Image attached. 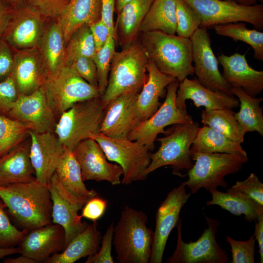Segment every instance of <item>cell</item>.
Instances as JSON below:
<instances>
[{
    "label": "cell",
    "instance_id": "44dd1931",
    "mask_svg": "<svg viewBox=\"0 0 263 263\" xmlns=\"http://www.w3.org/2000/svg\"><path fill=\"white\" fill-rule=\"evenodd\" d=\"M65 231L60 225L51 223L31 230L19 244V253L38 263H44L64 248Z\"/></svg>",
    "mask_w": 263,
    "mask_h": 263
},
{
    "label": "cell",
    "instance_id": "8d00e7d4",
    "mask_svg": "<svg viewBox=\"0 0 263 263\" xmlns=\"http://www.w3.org/2000/svg\"><path fill=\"white\" fill-rule=\"evenodd\" d=\"M216 33L231 38L234 41H241L249 45L254 51L253 57L263 61V32L249 29L243 22L218 24L213 26Z\"/></svg>",
    "mask_w": 263,
    "mask_h": 263
},
{
    "label": "cell",
    "instance_id": "ffe728a7",
    "mask_svg": "<svg viewBox=\"0 0 263 263\" xmlns=\"http://www.w3.org/2000/svg\"><path fill=\"white\" fill-rule=\"evenodd\" d=\"M138 93H125L113 100L106 108L99 133L112 138H127L139 121L136 100Z\"/></svg>",
    "mask_w": 263,
    "mask_h": 263
},
{
    "label": "cell",
    "instance_id": "11a10c76",
    "mask_svg": "<svg viewBox=\"0 0 263 263\" xmlns=\"http://www.w3.org/2000/svg\"><path fill=\"white\" fill-rule=\"evenodd\" d=\"M10 14V12L0 0V37L5 32L8 23Z\"/></svg>",
    "mask_w": 263,
    "mask_h": 263
},
{
    "label": "cell",
    "instance_id": "f546056e",
    "mask_svg": "<svg viewBox=\"0 0 263 263\" xmlns=\"http://www.w3.org/2000/svg\"><path fill=\"white\" fill-rule=\"evenodd\" d=\"M209 192L211 194V200L207 201V206L218 205L234 215H244L248 222L256 221L263 216V206L230 188H226V192L217 189Z\"/></svg>",
    "mask_w": 263,
    "mask_h": 263
},
{
    "label": "cell",
    "instance_id": "9c48e42d",
    "mask_svg": "<svg viewBox=\"0 0 263 263\" xmlns=\"http://www.w3.org/2000/svg\"><path fill=\"white\" fill-rule=\"evenodd\" d=\"M99 144L108 160L115 162L123 172L121 183L127 185L145 179L144 173L151 161V151L144 145L128 138H112L100 133L92 138Z\"/></svg>",
    "mask_w": 263,
    "mask_h": 263
},
{
    "label": "cell",
    "instance_id": "6f0895ef",
    "mask_svg": "<svg viewBox=\"0 0 263 263\" xmlns=\"http://www.w3.org/2000/svg\"><path fill=\"white\" fill-rule=\"evenodd\" d=\"M17 253H19V247H13L10 248H0V259Z\"/></svg>",
    "mask_w": 263,
    "mask_h": 263
},
{
    "label": "cell",
    "instance_id": "8fae6325",
    "mask_svg": "<svg viewBox=\"0 0 263 263\" xmlns=\"http://www.w3.org/2000/svg\"><path fill=\"white\" fill-rule=\"evenodd\" d=\"M180 82L177 79L167 87L166 98L157 111L145 120L138 123L131 130L127 138L136 141L146 146L150 151L154 149V142L159 133H166L168 126L182 124L192 119L187 111L176 105L177 90Z\"/></svg>",
    "mask_w": 263,
    "mask_h": 263
},
{
    "label": "cell",
    "instance_id": "bcb514c9",
    "mask_svg": "<svg viewBox=\"0 0 263 263\" xmlns=\"http://www.w3.org/2000/svg\"><path fill=\"white\" fill-rule=\"evenodd\" d=\"M19 95L14 80L10 74L0 81V114L7 116Z\"/></svg>",
    "mask_w": 263,
    "mask_h": 263
},
{
    "label": "cell",
    "instance_id": "60d3db41",
    "mask_svg": "<svg viewBox=\"0 0 263 263\" xmlns=\"http://www.w3.org/2000/svg\"><path fill=\"white\" fill-rule=\"evenodd\" d=\"M176 33L189 38L200 27L201 20L193 8L184 0H176Z\"/></svg>",
    "mask_w": 263,
    "mask_h": 263
},
{
    "label": "cell",
    "instance_id": "680465c9",
    "mask_svg": "<svg viewBox=\"0 0 263 263\" xmlns=\"http://www.w3.org/2000/svg\"><path fill=\"white\" fill-rule=\"evenodd\" d=\"M131 0H115V11L118 14L123 6Z\"/></svg>",
    "mask_w": 263,
    "mask_h": 263
},
{
    "label": "cell",
    "instance_id": "74e56055",
    "mask_svg": "<svg viewBox=\"0 0 263 263\" xmlns=\"http://www.w3.org/2000/svg\"><path fill=\"white\" fill-rule=\"evenodd\" d=\"M27 125L0 114V158L29 137Z\"/></svg>",
    "mask_w": 263,
    "mask_h": 263
},
{
    "label": "cell",
    "instance_id": "b9f144b4",
    "mask_svg": "<svg viewBox=\"0 0 263 263\" xmlns=\"http://www.w3.org/2000/svg\"><path fill=\"white\" fill-rule=\"evenodd\" d=\"M6 206L0 200V248L19 245L29 230H19L10 222L5 211Z\"/></svg>",
    "mask_w": 263,
    "mask_h": 263
},
{
    "label": "cell",
    "instance_id": "f6af8a7d",
    "mask_svg": "<svg viewBox=\"0 0 263 263\" xmlns=\"http://www.w3.org/2000/svg\"><path fill=\"white\" fill-rule=\"evenodd\" d=\"M70 0H27L26 3L44 18L57 19L64 12Z\"/></svg>",
    "mask_w": 263,
    "mask_h": 263
},
{
    "label": "cell",
    "instance_id": "83f0119b",
    "mask_svg": "<svg viewBox=\"0 0 263 263\" xmlns=\"http://www.w3.org/2000/svg\"><path fill=\"white\" fill-rule=\"evenodd\" d=\"M100 19V0H70L57 20L61 28L66 45L78 28Z\"/></svg>",
    "mask_w": 263,
    "mask_h": 263
},
{
    "label": "cell",
    "instance_id": "ee69618b",
    "mask_svg": "<svg viewBox=\"0 0 263 263\" xmlns=\"http://www.w3.org/2000/svg\"><path fill=\"white\" fill-rule=\"evenodd\" d=\"M230 188L241 192L263 206V184L254 173H251L244 181H237Z\"/></svg>",
    "mask_w": 263,
    "mask_h": 263
},
{
    "label": "cell",
    "instance_id": "4fadbf2b",
    "mask_svg": "<svg viewBox=\"0 0 263 263\" xmlns=\"http://www.w3.org/2000/svg\"><path fill=\"white\" fill-rule=\"evenodd\" d=\"M192 45L194 73L198 81L214 91L233 95L231 87L219 71L207 28L199 27L189 38Z\"/></svg>",
    "mask_w": 263,
    "mask_h": 263
},
{
    "label": "cell",
    "instance_id": "1f68e13d",
    "mask_svg": "<svg viewBox=\"0 0 263 263\" xmlns=\"http://www.w3.org/2000/svg\"><path fill=\"white\" fill-rule=\"evenodd\" d=\"M65 43L57 20L44 30L37 46L48 76L63 65Z\"/></svg>",
    "mask_w": 263,
    "mask_h": 263
},
{
    "label": "cell",
    "instance_id": "2e32d148",
    "mask_svg": "<svg viewBox=\"0 0 263 263\" xmlns=\"http://www.w3.org/2000/svg\"><path fill=\"white\" fill-rule=\"evenodd\" d=\"M47 185L52 202V223L63 228L65 248L88 225L82 221V217L78 214L79 210L86 202L68 193L62 186L56 172Z\"/></svg>",
    "mask_w": 263,
    "mask_h": 263
},
{
    "label": "cell",
    "instance_id": "52a82bcc",
    "mask_svg": "<svg viewBox=\"0 0 263 263\" xmlns=\"http://www.w3.org/2000/svg\"><path fill=\"white\" fill-rule=\"evenodd\" d=\"M105 110L101 97L77 102L62 113L54 133L64 147L72 151L81 141L99 133Z\"/></svg>",
    "mask_w": 263,
    "mask_h": 263
},
{
    "label": "cell",
    "instance_id": "7a4b0ae2",
    "mask_svg": "<svg viewBox=\"0 0 263 263\" xmlns=\"http://www.w3.org/2000/svg\"><path fill=\"white\" fill-rule=\"evenodd\" d=\"M139 40L149 59L162 73L179 82L194 74L190 38L153 31L141 33Z\"/></svg>",
    "mask_w": 263,
    "mask_h": 263
},
{
    "label": "cell",
    "instance_id": "7bdbcfd3",
    "mask_svg": "<svg viewBox=\"0 0 263 263\" xmlns=\"http://www.w3.org/2000/svg\"><path fill=\"white\" fill-rule=\"evenodd\" d=\"M256 241L254 235L246 241H238L226 236V241L230 244L232 253V260L230 263H254Z\"/></svg>",
    "mask_w": 263,
    "mask_h": 263
},
{
    "label": "cell",
    "instance_id": "5bb4252c",
    "mask_svg": "<svg viewBox=\"0 0 263 263\" xmlns=\"http://www.w3.org/2000/svg\"><path fill=\"white\" fill-rule=\"evenodd\" d=\"M190 195L187 193L186 187L181 184L172 189L159 206L155 215V228L149 263L162 262L169 235L180 220L181 209Z\"/></svg>",
    "mask_w": 263,
    "mask_h": 263
},
{
    "label": "cell",
    "instance_id": "c3c4849f",
    "mask_svg": "<svg viewBox=\"0 0 263 263\" xmlns=\"http://www.w3.org/2000/svg\"><path fill=\"white\" fill-rule=\"evenodd\" d=\"M78 75L92 85L98 87L96 68L93 57L81 56L71 64Z\"/></svg>",
    "mask_w": 263,
    "mask_h": 263
},
{
    "label": "cell",
    "instance_id": "d6986e66",
    "mask_svg": "<svg viewBox=\"0 0 263 263\" xmlns=\"http://www.w3.org/2000/svg\"><path fill=\"white\" fill-rule=\"evenodd\" d=\"M30 158L36 179L48 184L61 158L65 148L54 132L30 131Z\"/></svg>",
    "mask_w": 263,
    "mask_h": 263
},
{
    "label": "cell",
    "instance_id": "91938a15",
    "mask_svg": "<svg viewBox=\"0 0 263 263\" xmlns=\"http://www.w3.org/2000/svg\"><path fill=\"white\" fill-rule=\"evenodd\" d=\"M236 0L238 3L244 5H247V6H251L255 4H256V3L257 1H260L261 2H262L263 0Z\"/></svg>",
    "mask_w": 263,
    "mask_h": 263
},
{
    "label": "cell",
    "instance_id": "d590c367",
    "mask_svg": "<svg viewBox=\"0 0 263 263\" xmlns=\"http://www.w3.org/2000/svg\"><path fill=\"white\" fill-rule=\"evenodd\" d=\"M201 122L204 125L223 134L232 140L241 144L245 133L231 109H205L202 111Z\"/></svg>",
    "mask_w": 263,
    "mask_h": 263
},
{
    "label": "cell",
    "instance_id": "30bf717a",
    "mask_svg": "<svg viewBox=\"0 0 263 263\" xmlns=\"http://www.w3.org/2000/svg\"><path fill=\"white\" fill-rule=\"evenodd\" d=\"M197 13L201 20L200 27L218 24L247 22L255 28L263 29V5H244L231 0H184Z\"/></svg>",
    "mask_w": 263,
    "mask_h": 263
},
{
    "label": "cell",
    "instance_id": "7402d4cb",
    "mask_svg": "<svg viewBox=\"0 0 263 263\" xmlns=\"http://www.w3.org/2000/svg\"><path fill=\"white\" fill-rule=\"evenodd\" d=\"M11 75L19 95L29 94L43 85L48 74L37 47L18 50Z\"/></svg>",
    "mask_w": 263,
    "mask_h": 263
},
{
    "label": "cell",
    "instance_id": "ac0fdd59",
    "mask_svg": "<svg viewBox=\"0 0 263 263\" xmlns=\"http://www.w3.org/2000/svg\"><path fill=\"white\" fill-rule=\"evenodd\" d=\"M44 18L27 3L15 8L4 33L6 39L18 50L37 47L44 30Z\"/></svg>",
    "mask_w": 263,
    "mask_h": 263
},
{
    "label": "cell",
    "instance_id": "f35d334b",
    "mask_svg": "<svg viewBox=\"0 0 263 263\" xmlns=\"http://www.w3.org/2000/svg\"><path fill=\"white\" fill-rule=\"evenodd\" d=\"M96 53L95 45L89 25L75 31L66 44L63 65H70L81 56L93 57Z\"/></svg>",
    "mask_w": 263,
    "mask_h": 263
},
{
    "label": "cell",
    "instance_id": "603a6c76",
    "mask_svg": "<svg viewBox=\"0 0 263 263\" xmlns=\"http://www.w3.org/2000/svg\"><path fill=\"white\" fill-rule=\"evenodd\" d=\"M245 56L246 53H236L231 56L221 53L218 58L227 83L231 87L240 88L249 95L255 97L263 90V71L252 68Z\"/></svg>",
    "mask_w": 263,
    "mask_h": 263
},
{
    "label": "cell",
    "instance_id": "9f6ffc18",
    "mask_svg": "<svg viewBox=\"0 0 263 263\" xmlns=\"http://www.w3.org/2000/svg\"><path fill=\"white\" fill-rule=\"evenodd\" d=\"M4 263H37L34 260L22 254L16 258H5L3 260Z\"/></svg>",
    "mask_w": 263,
    "mask_h": 263
},
{
    "label": "cell",
    "instance_id": "816d5d0a",
    "mask_svg": "<svg viewBox=\"0 0 263 263\" xmlns=\"http://www.w3.org/2000/svg\"><path fill=\"white\" fill-rule=\"evenodd\" d=\"M96 52L103 47L110 35L107 26L101 19L90 25Z\"/></svg>",
    "mask_w": 263,
    "mask_h": 263
},
{
    "label": "cell",
    "instance_id": "cb8c5ba5",
    "mask_svg": "<svg viewBox=\"0 0 263 263\" xmlns=\"http://www.w3.org/2000/svg\"><path fill=\"white\" fill-rule=\"evenodd\" d=\"M192 100L197 108L204 106L207 110L232 109L239 106L234 95L211 90L203 86L196 78L187 77L180 82L175 102L180 109L187 110L186 100Z\"/></svg>",
    "mask_w": 263,
    "mask_h": 263
},
{
    "label": "cell",
    "instance_id": "f5cc1de1",
    "mask_svg": "<svg viewBox=\"0 0 263 263\" xmlns=\"http://www.w3.org/2000/svg\"><path fill=\"white\" fill-rule=\"evenodd\" d=\"M116 0H100L101 20L108 27L110 35L115 40L113 15L115 10Z\"/></svg>",
    "mask_w": 263,
    "mask_h": 263
},
{
    "label": "cell",
    "instance_id": "681fc988",
    "mask_svg": "<svg viewBox=\"0 0 263 263\" xmlns=\"http://www.w3.org/2000/svg\"><path fill=\"white\" fill-rule=\"evenodd\" d=\"M107 206L106 200L97 195L90 199L84 204L81 216L96 222L104 214Z\"/></svg>",
    "mask_w": 263,
    "mask_h": 263
},
{
    "label": "cell",
    "instance_id": "9a60e30c",
    "mask_svg": "<svg viewBox=\"0 0 263 263\" xmlns=\"http://www.w3.org/2000/svg\"><path fill=\"white\" fill-rule=\"evenodd\" d=\"M7 116L41 133L54 132L57 119L41 88L27 95H19Z\"/></svg>",
    "mask_w": 263,
    "mask_h": 263
},
{
    "label": "cell",
    "instance_id": "d6a6232c",
    "mask_svg": "<svg viewBox=\"0 0 263 263\" xmlns=\"http://www.w3.org/2000/svg\"><path fill=\"white\" fill-rule=\"evenodd\" d=\"M190 151V153H225L247 156L241 144L207 125L198 128Z\"/></svg>",
    "mask_w": 263,
    "mask_h": 263
},
{
    "label": "cell",
    "instance_id": "d4e9b609",
    "mask_svg": "<svg viewBox=\"0 0 263 263\" xmlns=\"http://www.w3.org/2000/svg\"><path fill=\"white\" fill-rule=\"evenodd\" d=\"M146 69L148 72L147 79L138 93L136 100L139 122L149 118L157 111L162 104L159 99L166 94V88L176 79L160 71L149 59Z\"/></svg>",
    "mask_w": 263,
    "mask_h": 263
},
{
    "label": "cell",
    "instance_id": "836d02e7",
    "mask_svg": "<svg viewBox=\"0 0 263 263\" xmlns=\"http://www.w3.org/2000/svg\"><path fill=\"white\" fill-rule=\"evenodd\" d=\"M176 27V0H154L142 22L140 32L160 31L175 35Z\"/></svg>",
    "mask_w": 263,
    "mask_h": 263
},
{
    "label": "cell",
    "instance_id": "f907efd6",
    "mask_svg": "<svg viewBox=\"0 0 263 263\" xmlns=\"http://www.w3.org/2000/svg\"><path fill=\"white\" fill-rule=\"evenodd\" d=\"M14 56L7 44L0 39V79L4 80L11 74Z\"/></svg>",
    "mask_w": 263,
    "mask_h": 263
},
{
    "label": "cell",
    "instance_id": "484cf974",
    "mask_svg": "<svg viewBox=\"0 0 263 263\" xmlns=\"http://www.w3.org/2000/svg\"><path fill=\"white\" fill-rule=\"evenodd\" d=\"M30 136L0 158V186L25 183L36 179L30 158Z\"/></svg>",
    "mask_w": 263,
    "mask_h": 263
},
{
    "label": "cell",
    "instance_id": "3957f363",
    "mask_svg": "<svg viewBox=\"0 0 263 263\" xmlns=\"http://www.w3.org/2000/svg\"><path fill=\"white\" fill-rule=\"evenodd\" d=\"M149 58L139 39L119 52H115L111 64L106 90L101 97L106 107L115 98L129 92L139 93L145 83Z\"/></svg>",
    "mask_w": 263,
    "mask_h": 263
},
{
    "label": "cell",
    "instance_id": "5b68a950",
    "mask_svg": "<svg viewBox=\"0 0 263 263\" xmlns=\"http://www.w3.org/2000/svg\"><path fill=\"white\" fill-rule=\"evenodd\" d=\"M199 128V124L192 120L173 125L166 131L164 137L156 138L160 146L151 154L150 164L144 173L145 178L157 169L167 166L172 168L173 174L184 177L182 171H188L193 165L190 150Z\"/></svg>",
    "mask_w": 263,
    "mask_h": 263
},
{
    "label": "cell",
    "instance_id": "277c9868",
    "mask_svg": "<svg viewBox=\"0 0 263 263\" xmlns=\"http://www.w3.org/2000/svg\"><path fill=\"white\" fill-rule=\"evenodd\" d=\"M142 211L126 206L114 227L113 244L120 263H149L153 231Z\"/></svg>",
    "mask_w": 263,
    "mask_h": 263
},
{
    "label": "cell",
    "instance_id": "ab89813d",
    "mask_svg": "<svg viewBox=\"0 0 263 263\" xmlns=\"http://www.w3.org/2000/svg\"><path fill=\"white\" fill-rule=\"evenodd\" d=\"M116 42L110 36L104 46L93 57L96 68L98 88L101 97L107 86L112 59L115 51Z\"/></svg>",
    "mask_w": 263,
    "mask_h": 263
},
{
    "label": "cell",
    "instance_id": "ba28073f",
    "mask_svg": "<svg viewBox=\"0 0 263 263\" xmlns=\"http://www.w3.org/2000/svg\"><path fill=\"white\" fill-rule=\"evenodd\" d=\"M41 88L57 121L75 104L101 97L98 87L82 78L71 65H64L48 76Z\"/></svg>",
    "mask_w": 263,
    "mask_h": 263
},
{
    "label": "cell",
    "instance_id": "7c38bea8",
    "mask_svg": "<svg viewBox=\"0 0 263 263\" xmlns=\"http://www.w3.org/2000/svg\"><path fill=\"white\" fill-rule=\"evenodd\" d=\"M207 227L195 242L183 241L181 232L182 221L177 227L176 247L167 263H228L229 259L226 252L218 243L216 235L220 222L205 215Z\"/></svg>",
    "mask_w": 263,
    "mask_h": 263
},
{
    "label": "cell",
    "instance_id": "4316f807",
    "mask_svg": "<svg viewBox=\"0 0 263 263\" xmlns=\"http://www.w3.org/2000/svg\"><path fill=\"white\" fill-rule=\"evenodd\" d=\"M154 0H131L117 14L115 42L124 49L138 39L142 22Z\"/></svg>",
    "mask_w": 263,
    "mask_h": 263
},
{
    "label": "cell",
    "instance_id": "6da1fadb",
    "mask_svg": "<svg viewBox=\"0 0 263 263\" xmlns=\"http://www.w3.org/2000/svg\"><path fill=\"white\" fill-rule=\"evenodd\" d=\"M0 199L24 229L32 230L52 223V202L47 184L35 179L0 186Z\"/></svg>",
    "mask_w": 263,
    "mask_h": 263
},
{
    "label": "cell",
    "instance_id": "f1b7e54d",
    "mask_svg": "<svg viewBox=\"0 0 263 263\" xmlns=\"http://www.w3.org/2000/svg\"><path fill=\"white\" fill-rule=\"evenodd\" d=\"M96 222L88 225L75 237L61 253L51 256L45 263H74L80 259L95 254L101 241Z\"/></svg>",
    "mask_w": 263,
    "mask_h": 263
},
{
    "label": "cell",
    "instance_id": "e0dca14e",
    "mask_svg": "<svg viewBox=\"0 0 263 263\" xmlns=\"http://www.w3.org/2000/svg\"><path fill=\"white\" fill-rule=\"evenodd\" d=\"M72 152L80 167L84 181H106L113 185L121 183L123 174L121 167L108 161L103 150L94 139L81 141Z\"/></svg>",
    "mask_w": 263,
    "mask_h": 263
},
{
    "label": "cell",
    "instance_id": "8992f818",
    "mask_svg": "<svg viewBox=\"0 0 263 263\" xmlns=\"http://www.w3.org/2000/svg\"><path fill=\"white\" fill-rule=\"evenodd\" d=\"M195 161L188 171V179L182 184L190 189L191 194L204 188L209 191L219 187L226 188L225 177L239 171L248 161L247 156L225 153H190Z\"/></svg>",
    "mask_w": 263,
    "mask_h": 263
},
{
    "label": "cell",
    "instance_id": "db71d44e",
    "mask_svg": "<svg viewBox=\"0 0 263 263\" xmlns=\"http://www.w3.org/2000/svg\"><path fill=\"white\" fill-rule=\"evenodd\" d=\"M254 236L259 245L260 263L263 262V216L255 221Z\"/></svg>",
    "mask_w": 263,
    "mask_h": 263
},
{
    "label": "cell",
    "instance_id": "94428289",
    "mask_svg": "<svg viewBox=\"0 0 263 263\" xmlns=\"http://www.w3.org/2000/svg\"><path fill=\"white\" fill-rule=\"evenodd\" d=\"M15 8L25 4L27 0H5Z\"/></svg>",
    "mask_w": 263,
    "mask_h": 263
},
{
    "label": "cell",
    "instance_id": "4dcf8cb0",
    "mask_svg": "<svg viewBox=\"0 0 263 263\" xmlns=\"http://www.w3.org/2000/svg\"><path fill=\"white\" fill-rule=\"evenodd\" d=\"M65 190L72 196L87 202L97 195L94 189H88L83 180L80 167L72 151L65 148L55 171Z\"/></svg>",
    "mask_w": 263,
    "mask_h": 263
},
{
    "label": "cell",
    "instance_id": "7dc6e473",
    "mask_svg": "<svg viewBox=\"0 0 263 263\" xmlns=\"http://www.w3.org/2000/svg\"><path fill=\"white\" fill-rule=\"evenodd\" d=\"M114 225L112 223L108 226L105 234L102 237L101 246L95 254L88 256L85 263H113L112 255Z\"/></svg>",
    "mask_w": 263,
    "mask_h": 263
},
{
    "label": "cell",
    "instance_id": "e575fe53",
    "mask_svg": "<svg viewBox=\"0 0 263 263\" xmlns=\"http://www.w3.org/2000/svg\"><path fill=\"white\" fill-rule=\"evenodd\" d=\"M231 91L239 101V111L234 115L244 132H256L263 137V114L260 104L263 98L252 97L239 87H231Z\"/></svg>",
    "mask_w": 263,
    "mask_h": 263
}]
</instances>
